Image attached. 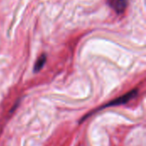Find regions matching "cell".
Here are the masks:
<instances>
[{"label": "cell", "mask_w": 146, "mask_h": 146, "mask_svg": "<svg viewBox=\"0 0 146 146\" xmlns=\"http://www.w3.org/2000/svg\"><path fill=\"white\" fill-rule=\"evenodd\" d=\"M137 95H138V90L134 89L133 91H130L127 94H124L123 96H121V97L114 99L113 101L108 103L107 104H104V106H102L98 110H102V109H105V108H109V107H113V106H118V105L125 104L128 103L129 101H131L132 99H133Z\"/></svg>", "instance_id": "1"}, {"label": "cell", "mask_w": 146, "mask_h": 146, "mask_svg": "<svg viewBox=\"0 0 146 146\" xmlns=\"http://www.w3.org/2000/svg\"><path fill=\"white\" fill-rule=\"evenodd\" d=\"M45 62H46V56L44 54H43L42 56H40L38 57V59L35 62V65H34V72H38L39 70H41L42 68L44 66Z\"/></svg>", "instance_id": "3"}, {"label": "cell", "mask_w": 146, "mask_h": 146, "mask_svg": "<svg viewBox=\"0 0 146 146\" xmlns=\"http://www.w3.org/2000/svg\"><path fill=\"white\" fill-rule=\"evenodd\" d=\"M127 5V0H115L113 3V7L118 14H121L124 12Z\"/></svg>", "instance_id": "2"}]
</instances>
